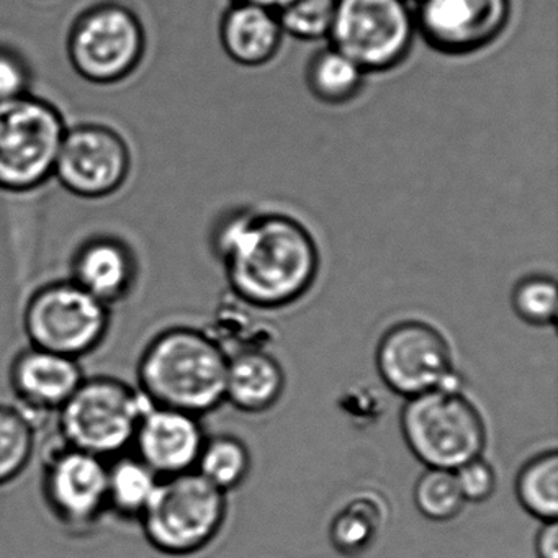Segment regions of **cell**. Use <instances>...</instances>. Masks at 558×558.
<instances>
[{
  "label": "cell",
  "mask_w": 558,
  "mask_h": 558,
  "mask_svg": "<svg viewBox=\"0 0 558 558\" xmlns=\"http://www.w3.org/2000/svg\"><path fill=\"white\" fill-rule=\"evenodd\" d=\"M279 14L259 5L233 2L220 22V41L231 61L244 68L269 64L282 48Z\"/></svg>",
  "instance_id": "e0dca14e"
},
{
  "label": "cell",
  "mask_w": 558,
  "mask_h": 558,
  "mask_svg": "<svg viewBox=\"0 0 558 558\" xmlns=\"http://www.w3.org/2000/svg\"><path fill=\"white\" fill-rule=\"evenodd\" d=\"M305 77L316 100L326 106H345L361 96L367 74L329 45L310 60Z\"/></svg>",
  "instance_id": "ffe728a7"
},
{
  "label": "cell",
  "mask_w": 558,
  "mask_h": 558,
  "mask_svg": "<svg viewBox=\"0 0 558 558\" xmlns=\"http://www.w3.org/2000/svg\"><path fill=\"white\" fill-rule=\"evenodd\" d=\"M250 466V452L240 439L233 436H215L205 439L195 472L227 493L246 480Z\"/></svg>",
  "instance_id": "603a6c76"
},
{
  "label": "cell",
  "mask_w": 558,
  "mask_h": 558,
  "mask_svg": "<svg viewBox=\"0 0 558 558\" xmlns=\"http://www.w3.org/2000/svg\"><path fill=\"white\" fill-rule=\"evenodd\" d=\"M35 427L25 410L0 404V486L17 480L34 459Z\"/></svg>",
  "instance_id": "7402d4cb"
},
{
  "label": "cell",
  "mask_w": 558,
  "mask_h": 558,
  "mask_svg": "<svg viewBox=\"0 0 558 558\" xmlns=\"http://www.w3.org/2000/svg\"><path fill=\"white\" fill-rule=\"evenodd\" d=\"M228 352L207 331L174 326L140 355L138 391L153 407L201 417L225 401Z\"/></svg>",
  "instance_id": "7a4b0ae2"
},
{
  "label": "cell",
  "mask_w": 558,
  "mask_h": 558,
  "mask_svg": "<svg viewBox=\"0 0 558 558\" xmlns=\"http://www.w3.org/2000/svg\"><path fill=\"white\" fill-rule=\"evenodd\" d=\"M338 0H292L279 12L286 37L318 41L329 37Z\"/></svg>",
  "instance_id": "484cf974"
},
{
  "label": "cell",
  "mask_w": 558,
  "mask_h": 558,
  "mask_svg": "<svg viewBox=\"0 0 558 558\" xmlns=\"http://www.w3.org/2000/svg\"><path fill=\"white\" fill-rule=\"evenodd\" d=\"M205 439L201 417L148 404L132 447L159 478H166L195 470Z\"/></svg>",
  "instance_id": "5bb4252c"
},
{
  "label": "cell",
  "mask_w": 558,
  "mask_h": 558,
  "mask_svg": "<svg viewBox=\"0 0 558 558\" xmlns=\"http://www.w3.org/2000/svg\"><path fill=\"white\" fill-rule=\"evenodd\" d=\"M401 433L427 469L457 470L482 457L486 442L480 411L462 391L430 390L410 398L401 411Z\"/></svg>",
  "instance_id": "8992f818"
},
{
  "label": "cell",
  "mask_w": 558,
  "mask_h": 558,
  "mask_svg": "<svg viewBox=\"0 0 558 558\" xmlns=\"http://www.w3.org/2000/svg\"><path fill=\"white\" fill-rule=\"evenodd\" d=\"M45 505L70 534L93 531L109 512L107 460L66 446L51 447L41 469Z\"/></svg>",
  "instance_id": "8fae6325"
},
{
  "label": "cell",
  "mask_w": 558,
  "mask_h": 558,
  "mask_svg": "<svg viewBox=\"0 0 558 558\" xmlns=\"http://www.w3.org/2000/svg\"><path fill=\"white\" fill-rule=\"evenodd\" d=\"M233 2H244V4L259 5V8L269 9V11L279 14L282 9L292 2V0H233Z\"/></svg>",
  "instance_id": "4dcf8cb0"
},
{
  "label": "cell",
  "mask_w": 558,
  "mask_h": 558,
  "mask_svg": "<svg viewBox=\"0 0 558 558\" xmlns=\"http://www.w3.org/2000/svg\"><path fill=\"white\" fill-rule=\"evenodd\" d=\"M132 166V149L116 129L80 123L64 133L53 178L76 197L100 201L129 182Z\"/></svg>",
  "instance_id": "7c38bea8"
},
{
  "label": "cell",
  "mask_w": 558,
  "mask_h": 558,
  "mask_svg": "<svg viewBox=\"0 0 558 558\" xmlns=\"http://www.w3.org/2000/svg\"><path fill=\"white\" fill-rule=\"evenodd\" d=\"M515 315L529 325H554L557 318V283L550 277H525L512 292Z\"/></svg>",
  "instance_id": "4316f807"
},
{
  "label": "cell",
  "mask_w": 558,
  "mask_h": 558,
  "mask_svg": "<svg viewBox=\"0 0 558 558\" xmlns=\"http://www.w3.org/2000/svg\"><path fill=\"white\" fill-rule=\"evenodd\" d=\"M417 35L437 53L465 57L495 44L511 21V0H416Z\"/></svg>",
  "instance_id": "4fadbf2b"
},
{
  "label": "cell",
  "mask_w": 558,
  "mask_h": 558,
  "mask_svg": "<svg viewBox=\"0 0 558 558\" xmlns=\"http://www.w3.org/2000/svg\"><path fill=\"white\" fill-rule=\"evenodd\" d=\"M380 522L381 511L374 499H352L332 519V545L344 555L362 554L377 538Z\"/></svg>",
  "instance_id": "cb8c5ba5"
},
{
  "label": "cell",
  "mask_w": 558,
  "mask_h": 558,
  "mask_svg": "<svg viewBox=\"0 0 558 558\" xmlns=\"http://www.w3.org/2000/svg\"><path fill=\"white\" fill-rule=\"evenodd\" d=\"M413 495L417 511L430 521H449L465 505L452 470L427 469L414 485Z\"/></svg>",
  "instance_id": "d4e9b609"
},
{
  "label": "cell",
  "mask_w": 558,
  "mask_h": 558,
  "mask_svg": "<svg viewBox=\"0 0 558 558\" xmlns=\"http://www.w3.org/2000/svg\"><path fill=\"white\" fill-rule=\"evenodd\" d=\"M159 476L133 453H122L107 462V506L109 512L126 521H140L148 508Z\"/></svg>",
  "instance_id": "d6986e66"
},
{
  "label": "cell",
  "mask_w": 558,
  "mask_h": 558,
  "mask_svg": "<svg viewBox=\"0 0 558 558\" xmlns=\"http://www.w3.org/2000/svg\"><path fill=\"white\" fill-rule=\"evenodd\" d=\"M286 375L263 349H241L228 355L225 400L246 413L270 410L282 397Z\"/></svg>",
  "instance_id": "ac0fdd59"
},
{
  "label": "cell",
  "mask_w": 558,
  "mask_h": 558,
  "mask_svg": "<svg viewBox=\"0 0 558 558\" xmlns=\"http://www.w3.org/2000/svg\"><path fill=\"white\" fill-rule=\"evenodd\" d=\"M375 361L385 385L408 400L437 388H462L446 338L426 323H400L388 329L378 342Z\"/></svg>",
  "instance_id": "30bf717a"
},
{
  "label": "cell",
  "mask_w": 558,
  "mask_h": 558,
  "mask_svg": "<svg viewBox=\"0 0 558 558\" xmlns=\"http://www.w3.org/2000/svg\"><path fill=\"white\" fill-rule=\"evenodd\" d=\"M66 130L60 109L32 93L0 102V191L28 194L53 179Z\"/></svg>",
  "instance_id": "5b68a950"
},
{
  "label": "cell",
  "mask_w": 558,
  "mask_h": 558,
  "mask_svg": "<svg viewBox=\"0 0 558 558\" xmlns=\"http://www.w3.org/2000/svg\"><path fill=\"white\" fill-rule=\"evenodd\" d=\"M146 48L138 14L120 2H100L71 25L66 50L77 76L96 86H113L138 71Z\"/></svg>",
  "instance_id": "52a82bcc"
},
{
  "label": "cell",
  "mask_w": 558,
  "mask_h": 558,
  "mask_svg": "<svg viewBox=\"0 0 558 558\" xmlns=\"http://www.w3.org/2000/svg\"><path fill=\"white\" fill-rule=\"evenodd\" d=\"M80 361L28 345L9 368L15 398L32 413H58L84 380Z\"/></svg>",
  "instance_id": "9a60e30c"
},
{
  "label": "cell",
  "mask_w": 558,
  "mask_h": 558,
  "mask_svg": "<svg viewBox=\"0 0 558 558\" xmlns=\"http://www.w3.org/2000/svg\"><path fill=\"white\" fill-rule=\"evenodd\" d=\"M110 323V306L71 279L45 283L32 293L24 310L31 345L76 361L102 345Z\"/></svg>",
  "instance_id": "ba28073f"
},
{
  "label": "cell",
  "mask_w": 558,
  "mask_h": 558,
  "mask_svg": "<svg viewBox=\"0 0 558 558\" xmlns=\"http://www.w3.org/2000/svg\"><path fill=\"white\" fill-rule=\"evenodd\" d=\"M408 4H414V2H416V0H407Z\"/></svg>",
  "instance_id": "1f68e13d"
},
{
  "label": "cell",
  "mask_w": 558,
  "mask_h": 558,
  "mask_svg": "<svg viewBox=\"0 0 558 558\" xmlns=\"http://www.w3.org/2000/svg\"><path fill=\"white\" fill-rule=\"evenodd\" d=\"M416 35L407 0H338L328 40L368 76L404 63Z\"/></svg>",
  "instance_id": "9c48e42d"
},
{
  "label": "cell",
  "mask_w": 558,
  "mask_h": 558,
  "mask_svg": "<svg viewBox=\"0 0 558 558\" xmlns=\"http://www.w3.org/2000/svg\"><path fill=\"white\" fill-rule=\"evenodd\" d=\"M71 280L112 306L123 302L135 289L138 260L132 247L119 238H89L74 253Z\"/></svg>",
  "instance_id": "2e32d148"
},
{
  "label": "cell",
  "mask_w": 558,
  "mask_h": 558,
  "mask_svg": "<svg viewBox=\"0 0 558 558\" xmlns=\"http://www.w3.org/2000/svg\"><path fill=\"white\" fill-rule=\"evenodd\" d=\"M456 473L457 485L465 501H486L495 492L496 476L492 465L483 457L463 463Z\"/></svg>",
  "instance_id": "f1b7e54d"
},
{
  "label": "cell",
  "mask_w": 558,
  "mask_h": 558,
  "mask_svg": "<svg viewBox=\"0 0 558 558\" xmlns=\"http://www.w3.org/2000/svg\"><path fill=\"white\" fill-rule=\"evenodd\" d=\"M148 401L116 377H86L58 411L60 439L73 449L109 460L132 447Z\"/></svg>",
  "instance_id": "3957f363"
},
{
  "label": "cell",
  "mask_w": 558,
  "mask_h": 558,
  "mask_svg": "<svg viewBox=\"0 0 558 558\" xmlns=\"http://www.w3.org/2000/svg\"><path fill=\"white\" fill-rule=\"evenodd\" d=\"M211 241L234 295L256 308L296 302L318 274L315 240L289 215L230 211L215 225Z\"/></svg>",
  "instance_id": "6da1fadb"
},
{
  "label": "cell",
  "mask_w": 558,
  "mask_h": 558,
  "mask_svg": "<svg viewBox=\"0 0 558 558\" xmlns=\"http://www.w3.org/2000/svg\"><path fill=\"white\" fill-rule=\"evenodd\" d=\"M225 515L227 493L192 470L159 480L140 524L153 548L171 557H187L217 537Z\"/></svg>",
  "instance_id": "277c9868"
},
{
  "label": "cell",
  "mask_w": 558,
  "mask_h": 558,
  "mask_svg": "<svg viewBox=\"0 0 558 558\" xmlns=\"http://www.w3.org/2000/svg\"><path fill=\"white\" fill-rule=\"evenodd\" d=\"M32 70L24 57L12 48L0 47V102L31 94Z\"/></svg>",
  "instance_id": "83f0119b"
},
{
  "label": "cell",
  "mask_w": 558,
  "mask_h": 558,
  "mask_svg": "<svg viewBox=\"0 0 558 558\" xmlns=\"http://www.w3.org/2000/svg\"><path fill=\"white\" fill-rule=\"evenodd\" d=\"M538 558H558V524L547 521L542 525L535 541Z\"/></svg>",
  "instance_id": "f546056e"
},
{
  "label": "cell",
  "mask_w": 558,
  "mask_h": 558,
  "mask_svg": "<svg viewBox=\"0 0 558 558\" xmlns=\"http://www.w3.org/2000/svg\"><path fill=\"white\" fill-rule=\"evenodd\" d=\"M515 495L522 508L542 522L557 521L558 453L555 450L529 460L515 480Z\"/></svg>",
  "instance_id": "44dd1931"
}]
</instances>
